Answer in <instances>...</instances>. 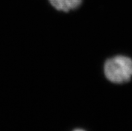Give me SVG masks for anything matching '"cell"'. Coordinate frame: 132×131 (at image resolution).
Instances as JSON below:
<instances>
[{
	"mask_svg": "<svg viewBox=\"0 0 132 131\" xmlns=\"http://www.w3.org/2000/svg\"><path fill=\"white\" fill-rule=\"evenodd\" d=\"M104 74L108 80L116 84L129 81L132 77V60L124 56H117L107 60Z\"/></svg>",
	"mask_w": 132,
	"mask_h": 131,
	"instance_id": "obj_1",
	"label": "cell"
},
{
	"mask_svg": "<svg viewBox=\"0 0 132 131\" xmlns=\"http://www.w3.org/2000/svg\"><path fill=\"white\" fill-rule=\"evenodd\" d=\"M82 0H49L50 4L59 11L68 12L79 7Z\"/></svg>",
	"mask_w": 132,
	"mask_h": 131,
	"instance_id": "obj_2",
	"label": "cell"
}]
</instances>
